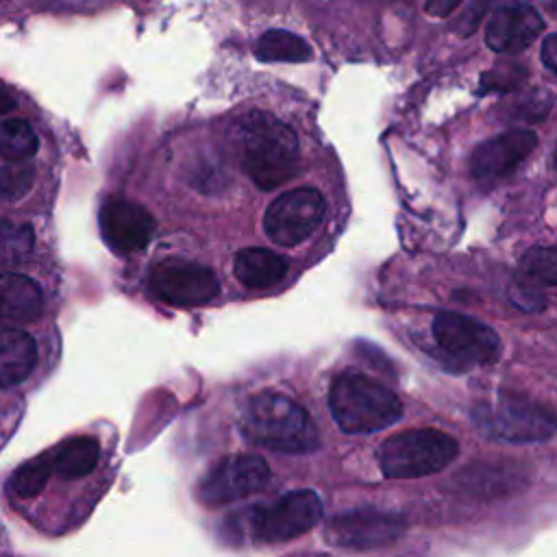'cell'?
<instances>
[{
  "instance_id": "obj_1",
  "label": "cell",
  "mask_w": 557,
  "mask_h": 557,
  "mask_svg": "<svg viewBox=\"0 0 557 557\" xmlns=\"http://www.w3.org/2000/svg\"><path fill=\"white\" fill-rule=\"evenodd\" d=\"M235 148L244 172L261 189H274L298 172V139L272 113L244 115L235 126Z\"/></svg>"
},
{
  "instance_id": "obj_2",
  "label": "cell",
  "mask_w": 557,
  "mask_h": 557,
  "mask_svg": "<svg viewBox=\"0 0 557 557\" xmlns=\"http://www.w3.org/2000/svg\"><path fill=\"white\" fill-rule=\"evenodd\" d=\"M242 431L252 444L281 453H309L320 446L318 429L307 409L274 389L248 398L242 409Z\"/></svg>"
},
{
  "instance_id": "obj_3",
  "label": "cell",
  "mask_w": 557,
  "mask_h": 557,
  "mask_svg": "<svg viewBox=\"0 0 557 557\" xmlns=\"http://www.w3.org/2000/svg\"><path fill=\"white\" fill-rule=\"evenodd\" d=\"M329 407L344 433H374L398 422L403 405L398 396L376 379L348 370L329 389Z\"/></svg>"
},
{
  "instance_id": "obj_4",
  "label": "cell",
  "mask_w": 557,
  "mask_h": 557,
  "mask_svg": "<svg viewBox=\"0 0 557 557\" xmlns=\"http://www.w3.org/2000/svg\"><path fill=\"white\" fill-rule=\"evenodd\" d=\"M459 453L453 435L437 429H409L389 435L376 453L387 479H418L444 470Z\"/></svg>"
},
{
  "instance_id": "obj_5",
  "label": "cell",
  "mask_w": 557,
  "mask_h": 557,
  "mask_svg": "<svg viewBox=\"0 0 557 557\" xmlns=\"http://www.w3.org/2000/svg\"><path fill=\"white\" fill-rule=\"evenodd\" d=\"M322 511V500L313 490H296L265 507H257L250 513V529L261 542H287L313 529Z\"/></svg>"
},
{
  "instance_id": "obj_6",
  "label": "cell",
  "mask_w": 557,
  "mask_h": 557,
  "mask_svg": "<svg viewBox=\"0 0 557 557\" xmlns=\"http://www.w3.org/2000/svg\"><path fill=\"white\" fill-rule=\"evenodd\" d=\"M324 198L313 187H298L281 194L265 211V235L278 246L305 242L324 220Z\"/></svg>"
},
{
  "instance_id": "obj_7",
  "label": "cell",
  "mask_w": 557,
  "mask_h": 557,
  "mask_svg": "<svg viewBox=\"0 0 557 557\" xmlns=\"http://www.w3.org/2000/svg\"><path fill=\"white\" fill-rule=\"evenodd\" d=\"M150 289L163 302L198 307L220 294V281L207 265L170 257L150 270Z\"/></svg>"
},
{
  "instance_id": "obj_8",
  "label": "cell",
  "mask_w": 557,
  "mask_h": 557,
  "mask_svg": "<svg viewBox=\"0 0 557 557\" xmlns=\"http://www.w3.org/2000/svg\"><path fill=\"white\" fill-rule=\"evenodd\" d=\"M433 337L446 355L468 366H487L500 355L498 335L463 313L440 311L433 318Z\"/></svg>"
},
{
  "instance_id": "obj_9",
  "label": "cell",
  "mask_w": 557,
  "mask_h": 557,
  "mask_svg": "<svg viewBox=\"0 0 557 557\" xmlns=\"http://www.w3.org/2000/svg\"><path fill=\"white\" fill-rule=\"evenodd\" d=\"M270 481L265 459L257 455H231L220 459L200 481L198 498L205 505H224L261 492Z\"/></svg>"
},
{
  "instance_id": "obj_10",
  "label": "cell",
  "mask_w": 557,
  "mask_h": 557,
  "mask_svg": "<svg viewBox=\"0 0 557 557\" xmlns=\"http://www.w3.org/2000/svg\"><path fill=\"white\" fill-rule=\"evenodd\" d=\"M403 531V518L381 509H352L337 516L329 529V542L344 548H376L394 542Z\"/></svg>"
},
{
  "instance_id": "obj_11",
  "label": "cell",
  "mask_w": 557,
  "mask_h": 557,
  "mask_svg": "<svg viewBox=\"0 0 557 557\" xmlns=\"http://www.w3.org/2000/svg\"><path fill=\"white\" fill-rule=\"evenodd\" d=\"M537 137L527 128L505 131L483 144L470 157V172L476 181H498L513 172L535 148Z\"/></svg>"
},
{
  "instance_id": "obj_12",
  "label": "cell",
  "mask_w": 557,
  "mask_h": 557,
  "mask_svg": "<svg viewBox=\"0 0 557 557\" xmlns=\"http://www.w3.org/2000/svg\"><path fill=\"white\" fill-rule=\"evenodd\" d=\"M100 231L104 242L117 252L146 248L154 233L152 215L131 200H107L100 211Z\"/></svg>"
},
{
  "instance_id": "obj_13",
  "label": "cell",
  "mask_w": 557,
  "mask_h": 557,
  "mask_svg": "<svg viewBox=\"0 0 557 557\" xmlns=\"http://www.w3.org/2000/svg\"><path fill=\"white\" fill-rule=\"evenodd\" d=\"M485 426L513 442L546 440L555 431V422L548 411L520 398H500L494 409H487Z\"/></svg>"
},
{
  "instance_id": "obj_14",
  "label": "cell",
  "mask_w": 557,
  "mask_h": 557,
  "mask_svg": "<svg viewBox=\"0 0 557 557\" xmlns=\"http://www.w3.org/2000/svg\"><path fill=\"white\" fill-rule=\"evenodd\" d=\"M544 28L540 13L533 7H503L492 13L485 28V41L494 52L511 54L529 48Z\"/></svg>"
},
{
  "instance_id": "obj_15",
  "label": "cell",
  "mask_w": 557,
  "mask_h": 557,
  "mask_svg": "<svg viewBox=\"0 0 557 557\" xmlns=\"http://www.w3.org/2000/svg\"><path fill=\"white\" fill-rule=\"evenodd\" d=\"M44 309L39 285L15 272L0 274V331L35 322Z\"/></svg>"
},
{
  "instance_id": "obj_16",
  "label": "cell",
  "mask_w": 557,
  "mask_h": 557,
  "mask_svg": "<svg viewBox=\"0 0 557 557\" xmlns=\"http://www.w3.org/2000/svg\"><path fill=\"white\" fill-rule=\"evenodd\" d=\"M518 292L516 296L518 307L522 309H542L544 298L537 296V287H553L557 281V259L553 248H531L520 259V272H518Z\"/></svg>"
},
{
  "instance_id": "obj_17",
  "label": "cell",
  "mask_w": 557,
  "mask_h": 557,
  "mask_svg": "<svg viewBox=\"0 0 557 557\" xmlns=\"http://www.w3.org/2000/svg\"><path fill=\"white\" fill-rule=\"evenodd\" d=\"M37 363V344L22 329L0 331V387L22 383Z\"/></svg>"
},
{
  "instance_id": "obj_18",
  "label": "cell",
  "mask_w": 557,
  "mask_h": 557,
  "mask_svg": "<svg viewBox=\"0 0 557 557\" xmlns=\"http://www.w3.org/2000/svg\"><path fill=\"white\" fill-rule=\"evenodd\" d=\"M287 274V261L265 248H244L235 257V276L250 289L278 285Z\"/></svg>"
},
{
  "instance_id": "obj_19",
  "label": "cell",
  "mask_w": 557,
  "mask_h": 557,
  "mask_svg": "<svg viewBox=\"0 0 557 557\" xmlns=\"http://www.w3.org/2000/svg\"><path fill=\"white\" fill-rule=\"evenodd\" d=\"M52 472H57L65 481H74L87 476L100 459V444L91 435L70 437L50 450Z\"/></svg>"
},
{
  "instance_id": "obj_20",
  "label": "cell",
  "mask_w": 557,
  "mask_h": 557,
  "mask_svg": "<svg viewBox=\"0 0 557 557\" xmlns=\"http://www.w3.org/2000/svg\"><path fill=\"white\" fill-rule=\"evenodd\" d=\"M255 54L265 63H300L311 57V48L305 39L287 30H268L255 44Z\"/></svg>"
},
{
  "instance_id": "obj_21",
  "label": "cell",
  "mask_w": 557,
  "mask_h": 557,
  "mask_svg": "<svg viewBox=\"0 0 557 557\" xmlns=\"http://www.w3.org/2000/svg\"><path fill=\"white\" fill-rule=\"evenodd\" d=\"M39 139L30 122L22 117L0 120V159L9 163L26 161L37 152Z\"/></svg>"
},
{
  "instance_id": "obj_22",
  "label": "cell",
  "mask_w": 557,
  "mask_h": 557,
  "mask_svg": "<svg viewBox=\"0 0 557 557\" xmlns=\"http://www.w3.org/2000/svg\"><path fill=\"white\" fill-rule=\"evenodd\" d=\"M35 246L30 224L0 218V268H15L24 263Z\"/></svg>"
},
{
  "instance_id": "obj_23",
  "label": "cell",
  "mask_w": 557,
  "mask_h": 557,
  "mask_svg": "<svg viewBox=\"0 0 557 557\" xmlns=\"http://www.w3.org/2000/svg\"><path fill=\"white\" fill-rule=\"evenodd\" d=\"M52 474V459L50 453H41L33 459H28L26 463H22L13 476H11V490L20 496V498H33L37 496L48 479Z\"/></svg>"
},
{
  "instance_id": "obj_24",
  "label": "cell",
  "mask_w": 557,
  "mask_h": 557,
  "mask_svg": "<svg viewBox=\"0 0 557 557\" xmlns=\"http://www.w3.org/2000/svg\"><path fill=\"white\" fill-rule=\"evenodd\" d=\"M35 181V168L20 161L0 165V202H15L28 194Z\"/></svg>"
},
{
  "instance_id": "obj_25",
  "label": "cell",
  "mask_w": 557,
  "mask_h": 557,
  "mask_svg": "<svg viewBox=\"0 0 557 557\" xmlns=\"http://www.w3.org/2000/svg\"><path fill=\"white\" fill-rule=\"evenodd\" d=\"M542 59H544V65H546L550 72L557 70V35H548V37L544 39Z\"/></svg>"
},
{
  "instance_id": "obj_26",
  "label": "cell",
  "mask_w": 557,
  "mask_h": 557,
  "mask_svg": "<svg viewBox=\"0 0 557 557\" xmlns=\"http://www.w3.org/2000/svg\"><path fill=\"white\" fill-rule=\"evenodd\" d=\"M459 4L461 0H426V11L435 17H444L450 15Z\"/></svg>"
}]
</instances>
